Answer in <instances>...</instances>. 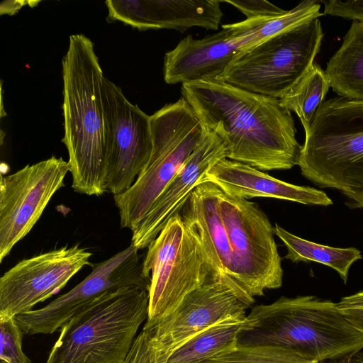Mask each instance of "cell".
<instances>
[{
	"mask_svg": "<svg viewBox=\"0 0 363 363\" xmlns=\"http://www.w3.org/2000/svg\"><path fill=\"white\" fill-rule=\"evenodd\" d=\"M181 92L202 126L225 143L227 159L262 171L298 165L302 145L291 111L279 99L216 79L182 84Z\"/></svg>",
	"mask_w": 363,
	"mask_h": 363,
	"instance_id": "6da1fadb",
	"label": "cell"
},
{
	"mask_svg": "<svg viewBox=\"0 0 363 363\" xmlns=\"http://www.w3.org/2000/svg\"><path fill=\"white\" fill-rule=\"evenodd\" d=\"M62 65V142L69 154L72 188L99 196L106 191L109 134L102 97L104 77L92 41L83 34L71 35Z\"/></svg>",
	"mask_w": 363,
	"mask_h": 363,
	"instance_id": "7a4b0ae2",
	"label": "cell"
},
{
	"mask_svg": "<svg viewBox=\"0 0 363 363\" xmlns=\"http://www.w3.org/2000/svg\"><path fill=\"white\" fill-rule=\"evenodd\" d=\"M238 344L282 347L319 363L358 354L363 349V333L330 300L281 296L252 308Z\"/></svg>",
	"mask_w": 363,
	"mask_h": 363,
	"instance_id": "3957f363",
	"label": "cell"
},
{
	"mask_svg": "<svg viewBox=\"0 0 363 363\" xmlns=\"http://www.w3.org/2000/svg\"><path fill=\"white\" fill-rule=\"evenodd\" d=\"M298 166L320 188L337 190L363 207V101H323L305 131Z\"/></svg>",
	"mask_w": 363,
	"mask_h": 363,
	"instance_id": "277c9868",
	"label": "cell"
},
{
	"mask_svg": "<svg viewBox=\"0 0 363 363\" xmlns=\"http://www.w3.org/2000/svg\"><path fill=\"white\" fill-rule=\"evenodd\" d=\"M148 304V291L139 288L103 294L60 328L45 363H123Z\"/></svg>",
	"mask_w": 363,
	"mask_h": 363,
	"instance_id": "5b68a950",
	"label": "cell"
},
{
	"mask_svg": "<svg viewBox=\"0 0 363 363\" xmlns=\"http://www.w3.org/2000/svg\"><path fill=\"white\" fill-rule=\"evenodd\" d=\"M150 160L125 191L113 196L121 228L133 231L191 155L203 132L194 111L182 96L150 116Z\"/></svg>",
	"mask_w": 363,
	"mask_h": 363,
	"instance_id": "8992f818",
	"label": "cell"
},
{
	"mask_svg": "<svg viewBox=\"0 0 363 363\" xmlns=\"http://www.w3.org/2000/svg\"><path fill=\"white\" fill-rule=\"evenodd\" d=\"M323 35L319 18L311 19L238 52L214 79L280 99L311 69Z\"/></svg>",
	"mask_w": 363,
	"mask_h": 363,
	"instance_id": "52a82bcc",
	"label": "cell"
},
{
	"mask_svg": "<svg viewBox=\"0 0 363 363\" xmlns=\"http://www.w3.org/2000/svg\"><path fill=\"white\" fill-rule=\"evenodd\" d=\"M143 272L150 277L146 320L149 323L171 313L187 294L205 284L227 281L214 269L199 238L180 213L172 217L147 246Z\"/></svg>",
	"mask_w": 363,
	"mask_h": 363,
	"instance_id": "ba28073f",
	"label": "cell"
},
{
	"mask_svg": "<svg viewBox=\"0 0 363 363\" xmlns=\"http://www.w3.org/2000/svg\"><path fill=\"white\" fill-rule=\"evenodd\" d=\"M218 210L231 248L232 279L251 306L255 296L282 285L283 269L274 228L257 203L228 194L220 188Z\"/></svg>",
	"mask_w": 363,
	"mask_h": 363,
	"instance_id": "9c48e42d",
	"label": "cell"
},
{
	"mask_svg": "<svg viewBox=\"0 0 363 363\" xmlns=\"http://www.w3.org/2000/svg\"><path fill=\"white\" fill-rule=\"evenodd\" d=\"M133 244L108 259L91 264V272L68 292L45 306L15 317L24 334H52L103 294L123 288L149 291L150 277L143 272V259Z\"/></svg>",
	"mask_w": 363,
	"mask_h": 363,
	"instance_id": "30bf717a",
	"label": "cell"
},
{
	"mask_svg": "<svg viewBox=\"0 0 363 363\" xmlns=\"http://www.w3.org/2000/svg\"><path fill=\"white\" fill-rule=\"evenodd\" d=\"M68 162L51 157L0 179V262L33 228L62 186Z\"/></svg>",
	"mask_w": 363,
	"mask_h": 363,
	"instance_id": "8fae6325",
	"label": "cell"
},
{
	"mask_svg": "<svg viewBox=\"0 0 363 363\" xmlns=\"http://www.w3.org/2000/svg\"><path fill=\"white\" fill-rule=\"evenodd\" d=\"M102 97L109 134L106 191L114 196L128 189L150 160V116L131 104L121 88L106 77Z\"/></svg>",
	"mask_w": 363,
	"mask_h": 363,
	"instance_id": "7c38bea8",
	"label": "cell"
},
{
	"mask_svg": "<svg viewBox=\"0 0 363 363\" xmlns=\"http://www.w3.org/2000/svg\"><path fill=\"white\" fill-rule=\"evenodd\" d=\"M92 253L79 245L62 247L24 259L0 278V318L33 310L60 291L84 266Z\"/></svg>",
	"mask_w": 363,
	"mask_h": 363,
	"instance_id": "4fadbf2b",
	"label": "cell"
},
{
	"mask_svg": "<svg viewBox=\"0 0 363 363\" xmlns=\"http://www.w3.org/2000/svg\"><path fill=\"white\" fill-rule=\"evenodd\" d=\"M249 308L224 280L209 281L187 294L179 305L153 328L160 363L206 329L228 320L246 319Z\"/></svg>",
	"mask_w": 363,
	"mask_h": 363,
	"instance_id": "5bb4252c",
	"label": "cell"
},
{
	"mask_svg": "<svg viewBox=\"0 0 363 363\" xmlns=\"http://www.w3.org/2000/svg\"><path fill=\"white\" fill-rule=\"evenodd\" d=\"M227 158L225 143L214 131L203 127L194 151L132 231L131 244L139 250L147 247L169 219L180 213L193 190L217 161Z\"/></svg>",
	"mask_w": 363,
	"mask_h": 363,
	"instance_id": "9a60e30c",
	"label": "cell"
},
{
	"mask_svg": "<svg viewBox=\"0 0 363 363\" xmlns=\"http://www.w3.org/2000/svg\"><path fill=\"white\" fill-rule=\"evenodd\" d=\"M247 46V30L243 21L222 25L221 30L201 39H194L188 35L173 50L165 53L164 79L169 84H182L216 78Z\"/></svg>",
	"mask_w": 363,
	"mask_h": 363,
	"instance_id": "2e32d148",
	"label": "cell"
},
{
	"mask_svg": "<svg viewBox=\"0 0 363 363\" xmlns=\"http://www.w3.org/2000/svg\"><path fill=\"white\" fill-rule=\"evenodd\" d=\"M218 0H108V19L138 30L173 29L181 33L192 27L217 30L223 13Z\"/></svg>",
	"mask_w": 363,
	"mask_h": 363,
	"instance_id": "e0dca14e",
	"label": "cell"
},
{
	"mask_svg": "<svg viewBox=\"0 0 363 363\" xmlns=\"http://www.w3.org/2000/svg\"><path fill=\"white\" fill-rule=\"evenodd\" d=\"M211 182L224 192L245 199L268 197L308 206H328L333 203L325 192L292 184L274 178L248 164L227 158L217 161L201 179Z\"/></svg>",
	"mask_w": 363,
	"mask_h": 363,
	"instance_id": "ac0fdd59",
	"label": "cell"
},
{
	"mask_svg": "<svg viewBox=\"0 0 363 363\" xmlns=\"http://www.w3.org/2000/svg\"><path fill=\"white\" fill-rule=\"evenodd\" d=\"M220 188L206 182L199 184L182 207L180 215L201 242L219 276L233 288L239 298L250 307L231 277L232 252L225 228L218 210Z\"/></svg>",
	"mask_w": 363,
	"mask_h": 363,
	"instance_id": "d6986e66",
	"label": "cell"
},
{
	"mask_svg": "<svg viewBox=\"0 0 363 363\" xmlns=\"http://www.w3.org/2000/svg\"><path fill=\"white\" fill-rule=\"evenodd\" d=\"M325 72L339 96L363 101V21L352 20Z\"/></svg>",
	"mask_w": 363,
	"mask_h": 363,
	"instance_id": "ffe728a7",
	"label": "cell"
},
{
	"mask_svg": "<svg viewBox=\"0 0 363 363\" xmlns=\"http://www.w3.org/2000/svg\"><path fill=\"white\" fill-rule=\"evenodd\" d=\"M274 228L275 235L286 247V259L294 263L315 262L328 266L338 273L345 284L352 265L363 259L360 250L355 247L324 245L295 235L277 224Z\"/></svg>",
	"mask_w": 363,
	"mask_h": 363,
	"instance_id": "44dd1931",
	"label": "cell"
},
{
	"mask_svg": "<svg viewBox=\"0 0 363 363\" xmlns=\"http://www.w3.org/2000/svg\"><path fill=\"white\" fill-rule=\"evenodd\" d=\"M245 320H228L206 329L177 349L166 363H203L238 344Z\"/></svg>",
	"mask_w": 363,
	"mask_h": 363,
	"instance_id": "7402d4cb",
	"label": "cell"
},
{
	"mask_svg": "<svg viewBox=\"0 0 363 363\" xmlns=\"http://www.w3.org/2000/svg\"><path fill=\"white\" fill-rule=\"evenodd\" d=\"M330 84L325 70L314 62L308 72L281 99V104L294 112L306 131L318 108L329 91Z\"/></svg>",
	"mask_w": 363,
	"mask_h": 363,
	"instance_id": "603a6c76",
	"label": "cell"
},
{
	"mask_svg": "<svg viewBox=\"0 0 363 363\" xmlns=\"http://www.w3.org/2000/svg\"><path fill=\"white\" fill-rule=\"evenodd\" d=\"M203 363H318L294 351L272 345H240Z\"/></svg>",
	"mask_w": 363,
	"mask_h": 363,
	"instance_id": "cb8c5ba5",
	"label": "cell"
},
{
	"mask_svg": "<svg viewBox=\"0 0 363 363\" xmlns=\"http://www.w3.org/2000/svg\"><path fill=\"white\" fill-rule=\"evenodd\" d=\"M23 334L15 318H0L1 363H32L23 350Z\"/></svg>",
	"mask_w": 363,
	"mask_h": 363,
	"instance_id": "d4e9b609",
	"label": "cell"
},
{
	"mask_svg": "<svg viewBox=\"0 0 363 363\" xmlns=\"http://www.w3.org/2000/svg\"><path fill=\"white\" fill-rule=\"evenodd\" d=\"M123 363H159L158 352L153 339V328L145 324Z\"/></svg>",
	"mask_w": 363,
	"mask_h": 363,
	"instance_id": "484cf974",
	"label": "cell"
},
{
	"mask_svg": "<svg viewBox=\"0 0 363 363\" xmlns=\"http://www.w3.org/2000/svg\"><path fill=\"white\" fill-rule=\"evenodd\" d=\"M220 2L231 4L245 15L247 18L279 16L287 12L264 0H223Z\"/></svg>",
	"mask_w": 363,
	"mask_h": 363,
	"instance_id": "4316f807",
	"label": "cell"
},
{
	"mask_svg": "<svg viewBox=\"0 0 363 363\" xmlns=\"http://www.w3.org/2000/svg\"><path fill=\"white\" fill-rule=\"evenodd\" d=\"M321 2L324 4V15L363 21V0H327Z\"/></svg>",
	"mask_w": 363,
	"mask_h": 363,
	"instance_id": "83f0119b",
	"label": "cell"
},
{
	"mask_svg": "<svg viewBox=\"0 0 363 363\" xmlns=\"http://www.w3.org/2000/svg\"><path fill=\"white\" fill-rule=\"evenodd\" d=\"M337 308L340 310L352 308H363V291L354 294L344 296L336 303Z\"/></svg>",
	"mask_w": 363,
	"mask_h": 363,
	"instance_id": "f1b7e54d",
	"label": "cell"
},
{
	"mask_svg": "<svg viewBox=\"0 0 363 363\" xmlns=\"http://www.w3.org/2000/svg\"><path fill=\"white\" fill-rule=\"evenodd\" d=\"M340 311L353 325L363 333V308L344 309Z\"/></svg>",
	"mask_w": 363,
	"mask_h": 363,
	"instance_id": "f546056e",
	"label": "cell"
},
{
	"mask_svg": "<svg viewBox=\"0 0 363 363\" xmlns=\"http://www.w3.org/2000/svg\"><path fill=\"white\" fill-rule=\"evenodd\" d=\"M357 354H357L354 356H352V357H346V358H343V359H340L330 360V361H325V362H319V363H357Z\"/></svg>",
	"mask_w": 363,
	"mask_h": 363,
	"instance_id": "4dcf8cb0",
	"label": "cell"
},
{
	"mask_svg": "<svg viewBox=\"0 0 363 363\" xmlns=\"http://www.w3.org/2000/svg\"><path fill=\"white\" fill-rule=\"evenodd\" d=\"M357 363H363V355L362 354L359 355V353H358Z\"/></svg>",
	"mask_w": 363,
	"mask_h": 363,
	"instance_id": "1f68e13d",
	"label": "cell"
}]
</instances>
